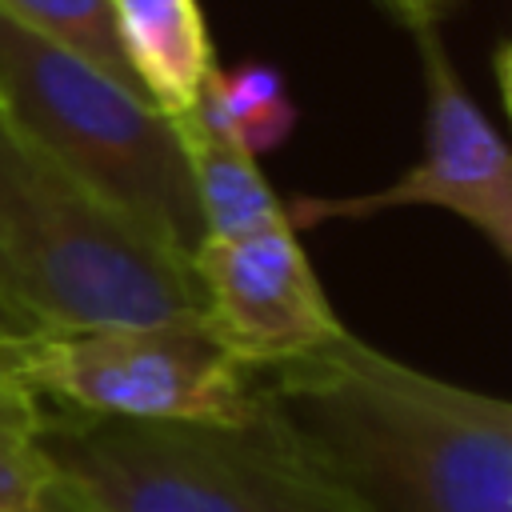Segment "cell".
I'll return each mask as SVG.
<instances>
[{
    "mask_svg": "<svg viewBox=\"0 0 512 512\" xmlns=\"http://www.w3.org/2000/svg\"><path fill=\"white\" fill-rule=\"evenodd\" d=\"M256 384L360 512H512V400L408 368L352 332Z\"/></svg>",
    "mask_w": 512,
    "mask_h": 512,
    "instance_id": "1",
    "label": "cell"
},
{
    "mask_svg": "<svg viewBox=\"0 0 512 512\" xmlns=\"http://www.w3.org/2000/svg\"><path fill=\"white\" fill-rule=\"evenodd\" d=\"M0 296L40 332L204 324L184 256L0 112Z\"/></svg>",
    "mask_w": 512,
    "mask_h": 512,
    "instance_id": "2",
    "label": "cell"
},
{
    "mask_svg": "<svg viewBox=\"0 0 512 512\" xmlns=\"http://www.w3.org/2000/svg\"><path fill=\"white\" fill-rule=\"evenodd\" d=\"M44 452L72 512H360L268 408L244 424L48 408Z\"/></svg>",
    "mask_w": 512,
    "mask_h": 512,
    "instance_id": "3",
    "label": "cell"
},
{
    "mask_svg": "<svg viewBox=\"0 0 512 512\" xmlns=\"http://www.w3.org/2000/svg\"><path fill=\"white\" fill-rule=\"evenodd\" d=\"M0 112L56 164L192 260L204 220L172 116L0 4Z\"/></svg>",
    "mask_w": 512,
    "mask_h": 512,
    "instance_id": "4",
    "label": "cell"
},
{
    "mask_svg": "<svg viewBox=\"0 0 512 512\" xmlns=\"http://www.w3.org/2000/svg\"><path fill=\"white\" fill-rule=\"evenodd\" d=\"M12 380L64 412L164 424H244L264 412L256 372L204 324L36 332L0 360Z\"/></svg>",
    "mask_w": 512,
    "mask_h": 512,
    "instance_id": "5",
    "label": "cell"
},
{
    "mask_svg": "<svg viewBox=\"0 0 512 512\" xmlns=\"http://www.w3.org/2000/svg\"><path fill=\"white\" fill-rule=\"evenodd\" d=\"M424 68V156L396 184L352 196H292L288 228L364 220L388 208H448L512 268V148L460 84L436 28L412 32Z\"/></svg>",
    "mask_w": 512,
    "mask_h": 512,
    "instance_id": "6",
    "label": "cell"
},
{
    "mask_svg": "<svg viewBox=\"0 0 512 512\" xmlns=\"http://www.w3.org/2000/svg\"><path fill=\"white\" fill-rule=\"evenodd\" d=\"M188 264L204 292V328L252 372L316 352L348 332L292 228L244 240L204 236Z\"/></svg>",
    "mask_w": 512,
    "mask_h": 512,
    "instance_id": "7",
    "label": "cell"
},
{
    "mask_svg": "<svg viewBox=\"0 0 512 512\" xmlns=\"http://www.w3.org/2000/svg\"><path fill=\"white\" fill-rule=\"evenodd\" d=\"M172 124H176L184 156H188L204 236L244 240V236H260L272 228H288L284 200L260 176L256 156L244 152L228 136V128L200 104V96L188 112L172 116Z\"/></svg>",
    "mask_w": 512,
    "mask_h": 512,
    "instance_id": "8",
    "label": "cell"
},
{
    "mask_svg": "<svg viewBox=\"0 0 512 512\" xmlns=\"http://www.w3.org/2000/svg\"><path fill=\"white\" fill-rule=\"evenodd\" d=\"M124 56L164 116L196 104L212 68V44L196 0H112Z\"/></svg>",
    "mask_w": 512,
    "mask_h": 512,
    "instance_id": "9",
    "label": "cell"
},
{
    "mask_svg": "<svg viewBox=\"0 0 512 512\" xmlns=\"http://www.w3.org/2000/svg\"><path fill=\"white\" fill-rule=\"evenodd\" d=\"M200 104L252 156L276 148L296 124V108L284 92V80L268 64H240L228 72L212 64L200 88Z\"/></svg>",
    "mask_w": 512,
    "mask_h": 512,
    "instance_id": "10",
    "label": "cell"
},
{
    "mask_svg": "<svg viewBox=\"0 0 512 512\" xmlns=\"http://www.w3.org/2000/svg\"><path fill=\"white\" fill-rule=\"evenodd\" d=\"M44 420L48 400L0 380V512H36L52 500Z\"/></svg>",
    "mask_w": 512,
    "mask_h": 512,
    "instance_id": "11",
    "label": "cell"
},
{
    "mask_svg": "<svg viewBox=\"0 0 512 512\" xmlns=\"http://www.w3.org/2000/svg\"><path fill=\"white\" fill-rule=\"evenodd\" d=\"M0 4L8 12H16L28 28H36L40 36L56 40L60 48L76 52L80 60H88L92 68H100L104 76H112L116 84H124L136 96H144V88H140V80H136V72L128 64V56H124L112 0H0Z\"/></svg>",
    "mask_w": 512,
    "mask_h": 512,
    "instance_id": "12",
    "label": "cell"
},
{
    "mask_svg": "<svg viewBox=\"0 0 512 512\" xmlns=\"http://www.w3.org/2000/svg\"><path fill=\"white\" fill-rule=\"evenodd\" d=\"M392 16H400L412 32L416 28H440L456 8H460V0H380Z\"/></svg>",
    "mask_w": 512,
    "mask_h": 512,
    "instance_id": "13",
    "label": "cell"
},
{
    "mask_svg": "<svg viewBox=\"0 0 512 512\" xmlns=\"http://www.w3.org/2000/svg\"><path fill=\"white\" fill-rule=\"evenodd\" d=\"M36 332H40V328H36V324H32L24 312H16V308H12V304L0 296V360H4V356H8L16 344H24L28 336H36Z\"/></svg>",
    "mask_w": 512,
    "mask_h": 512,
    "instance_id": "14",
    "label": "cell"
},
{
    "mask_svg": "<svg viewBox=\"0 0 512 512\" xmlns=\"http://www.w3.org/2000/svg\"><path fill=\"white\" fill-rule=\"evenodd\" d=\"M496 84H500V96H504V108H508V120H512V40H504L496 48Z\"/></svg>",
    "mask_w": 512,
    "mask_h": 512,
    "instance_id": "15",
    "label": "cell"
},
{
    "mask_svg": "<svg viewBox=\"0 0 512 512\" xmlns=\"http://www.w3.org/2000/svg\"><path fill=\"white\" fill-rule=\"evenodd\" d=\"M36 512H72V508H68V504H60V500H56V496H52V500H48V504H44V508H36Z\"/></svg>",
    "mask_w": 512,
    "mask_h": 512,
    "instance_id": "16",
    "label": "cell"
}]
</instances>
